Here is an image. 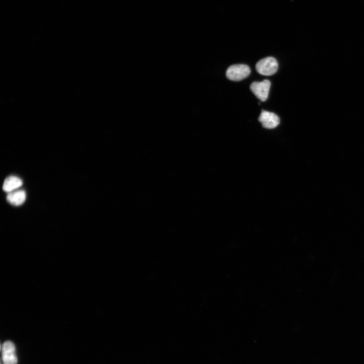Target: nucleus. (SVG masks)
Returning a JSON list of instances; mask_svg holds the SVG:
<instances>
[{"mask_svg":"<svg viewBox=\"0 0 364 364\" xmlns=\"http://www.w3.org/2000/svg\"><path fill=\"white\" fill-rule=\"evenodd\" d=\"M256 68L258 74L270 76L278 71V64L275 58L268 57L259 61L256 64Z\"/></svg>","mask_w":364,"mask_h":364,"instance_id":"1","label":"nucleus"},{"mask_svg":"<svg viewBox=\"0 0 364 364\" xmlns=\"http://www.w3.org/2000/svg\"><path fill=\"white\" fill-rule=\"evenodd\" d=\"M251 69L245 64H236L230 66L226 71L227 78L233 81H240L248 77Z\"/></svg>","mask_w":364,"mask_h":364,"instance_id":"2","label":"nucleus"},{"mask_svg":"<svg viewBox=\"0 0 364 364\" xmlns=\"http://www.w3.org/2000/svg\"><path fill=\"white\" fill-rule=\"evenodd\" d=\"M269 80H265L261 82H253L250 86L251 90L261 101H265L268 97L271 87Z\"/></svg>","mask_w":364,"mask_h":364,"instance_id":"3","label":"nucleus"},{"mask_svg":"<svg viewBox=\"0 0 364 364\" xmlns=\"http://www.w3.org/2000/svg\"><path fill=\"white\" fill-rule=\"evenodd\" d=\"M1 348L4 364H17L18 360L15 345L12 342L7 341L3 344Z\"/></svg>","mask_w":364,"mask_h":364,"instance_id":"4","label":"nucleus"},{"mask_svg":"<svg viewBox=\"0 0 364 364\" xmlns=\"http://www.w3.org/2000/svg\"><path fill=\"white\" fill-rule=\"evenodd\" d=\"M258 121L262 126L268 129H273L280 124L279 116L274 113L262 110Z\"/></svg>","mask_w":364,"mask_h":364,"instance_id":"5","label":"nucleus"},{"mask_svg":"<svg viewBox=\"0 0 364 364\" xmlns=\"http://www.w3.org/2000/svg\"><path fill=\"white\" fill-rule=\"evenodd\" d=\"M26 199V193L23 191H18L10 193L7 200L11 205L14 206H20L22 205Z\"/></svg>","mask_w":364,"mask_h":364,"instance_id":"6","label":"nucleus"},{"mask_svg":"<svg viewBox=\"0 0 364 364\" xmlns=\"http://www.w3.org/2000/svg\"><path fill=\"white\" fill-rule=\"evenodd\" d=\"M22 181L16 176H10L4 181L3 189L6 193H11L22 185Z\"/></svg>","mask_w":364,"mask_h":364,"instance_id":"7","label":"nucleus"}]
</instances>
